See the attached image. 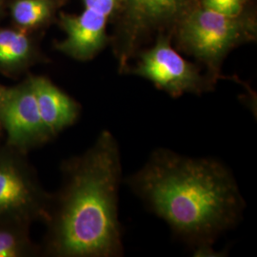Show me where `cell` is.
Masks as SVG:
<instances>
[{
	"label": "cell",
	"mask_w": 257,
	"mask_h": 257,
	"mask_svg": "<svg viewBox=\"0 0 257 257\" xmlns=\"http://www.w3.org/2000/svg\"><path fill=\"white\" fill-rule=\"evenodd\" d=\"M41 118L51 138H56L78 120L79 103L46 76L30 74Z\"/></svg>",
	"instance_id": "9"
},
{
	"label": "cell",
	"mask_w": 257,
	"mask_h": 257,
	"mask_svg": "<svg viewBox=\"0 0 257 257\" xmlns=\"http://www.w3.org/2000/svg\"><path fill=\"white\" fill-rule=\"evenodd\" d=\"M126 183L199 256L242 219L246 203L227 166L157 149Z\"/></svg>",
	"instance_id": "1"
},
{
	"label": "cell",
	"mask_w": 257,
	"mask_h": 257,
	"mask_svg": "<svg viewBox=\"0 0 257 257\" xmlns=\"http://www.w3.org/2000/svg\"><path fill=\"white\" fill-rule=\"evenodd\" d=\"M172 40L170 36L156 37L153 46L138 52V61L128 66L125 74L145 78L175 98L186 93L200 95L212 92L216 82L178 54Z\"/></svg>",
	"instance_id": "6"
},
{
	"label": "cell",
	"mask_w": 257,
	"mask_h": 257,
	"mask_svg": "<svg viewBox=\"0 0 257 257\" xmlns=\"http://www.w3.org/2000/svg\"><path fill=\"white\" fill-rule=\"evenodd\" d=\"M79 15L59 13V25L64 39L55 49L68 57L86 62L93 59L110 43L107 26L117 15L122 0H81Z\"/></svg>",
	"instance_id": "7"
},
{
	"label": "cell",
	"mask_w": 257,
	"mask_h": 257,
	"mask_svg": "<svg viewBox=\"0 0 257 257\" xmlns=\"http://www.w3.org/2000/svg\"><path fill=\"white\" fill-rule=\"evenodd\" d=\"M0 123L5 143L26 155L53 140L41 118L30 74L14 86H6Z\"/></svg>",
	"instance_id": "8"
},
{
	"label": "cell",
	"mask_w": 257,
	"mask_h": 257,
	"mask_svg": "<svg viewBox=\"0 0 257 257\" xmlns=\"http://www.w3.org/2000/svg\"><path fill=\"white\" fill-rule=\"evenodd\" d=\"M199 0H122L110 38L118 71L125 74L130 61L153 38L170 36Z\"/></svg>",
	"instance_id": "4"
},
{
	"label": "cell",
	"mask_w": 257,
	"mask_h": 257,
	"mask_svg": "<svg viewBox=\"0 0 257 257\" xmlns=\"http://www.w3.org/2000/svg\"><path fill=\"white\" fill-rule=\"evenodd\" d=\"M37 33L15 26H0V74L18 77L46 58L39 46Z\"/></svg>",
	"instance_id": "10"
},
{
	"label": "cell",
	"mask_w": 257,
	"mask_h": 257,
	"mask_svg": "<svg viewBox=\"0 0 257 257\" xmlns=\"http://www.w3.org/2000/svg\"><path fill=\"white\" fill-rule=\"evenodd\" d=\"M63 0H9L12 25L21 30L38 33L55 19Z\"/></svg>",
	"instance_id": "11"
},
{
	"label": "cell",
	"mask_w": 257,
	"mask_h": 257,
	"mask_svg": "<svg viewBox=\"0 0 257 257\" xmlns=\"http://www.w3.org/2000/svg\"><path fill=\"white\" fill-rule=\"evenodd\" d=\"M6 86L1 85L0 84V107H1V102H2V98H3V94H4V91H5ZM4 138L3 136V131H2V127H1V123H0V141L2 140V138Z\"/></svg>",
	"instance_id": "15"
},
{
	"label": "cell",
	"mask_w": 257,
	"mask_h": 257,
	"mask_svg": "<svg viewBox=\"0 0 257 257\" xmlns=\"http://www.w3.org/2000/svg\"><path fill=\"white\" fill-rule=\"evenodd\" d=\"M8 2H9V0H0V21L2 20L3 17L5 16V14L7 12Z\"/></svg>",
	"instance_id": "14"
},
{
	"label": "cell",
	"mask_w": 257,
	"mask_h": 257,
	"mask_svg": "<svg viewBox=\"0 0 257 257\" xmlns=\"http://www.w3.org/2000/svg\"><path fill=\"white\" fill-rule=\"evenodd\" d=\"M62 181L53 194L41 254L118 257L124 252L118 220L122 179L118 143L103 131L92 147L61 164Z\"/></svg>",
	"instance_id": "2"
},
{
	"label": "cell",
	"mask_w": 257,
	"mask_h": 257,
	"mask_svg": "<svg viewBox=\"0 0 257 257\" xmlns=\"http://www.w3.org/2000/svg\"><path fill=\"white\" fill-rule=\"evenodd\" d=\"M52 199L27 155L0 141V218L45 223Z\"/></svg>",
	"instance_id": "5"
},
{
	"label": "cell",
	"mask_w": 257,
	"mask_h": 257,
	"mask_svg": "<svg viewBox=\"0 0 257 257\" xmlns=\"http://www.w3.org/2000/svg\"><path fill=\"white\" fill-rule=\"evenodd\" d=\"M33 224L26 221L0 218V257H34L41 247L31 236Z\"/></svg>",
	"instance_id": "12"
},
{
	"label": "cell",
	"mask_w": 257,
	"mask_h": 257,
	"mask_svg": "<svg viewBox=\"0 0 257 257\" xmlns=\"http://www.w3.org/2000/svg\"><path fill=\"white\" fill-rule=\"evenodd\" d=\"M250 0H199L200 5L227 15H239L248 9Z\"/></svg>",
	"instance_id": "13"
},
{
	"label": "cell",
	"mask_w": 257,
	"mask_h": 257,
	"mask_svg": "<svg viewBox=\"0 0 257 257\" xmlns=\"http://www.w3.org/2000/svg\"><path fill=\"white\" fill-rule=\"evenodd\" d=\"M256 37V17L251 10L227 15L200 4L184 16L173 33L176 48L204 65L215 82L223 77L221 67L230 51Z\"/></svg>",
	"instance_id": "3"
}]
</instances>
